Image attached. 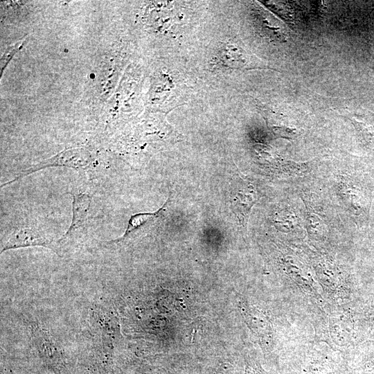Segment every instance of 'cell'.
Instances as JSON below:
<instances>
[{
  "mask_svg": "<svg viewBox=\"0 0 374 374\" xmlns=\"http://www.w3.org/2000/svg\"><path fill=\"white\" fill-rule=\"evenodd\" d=\"M92 159L91 153L84 148L67 149L48 159L20 171L16 175L15 177L1 184V187L6 186L25 176L49 167H66L76 170H84L91 165Z\"/></svg>",
  "mask_w": 374,
  "mask_h": 374,
  "instance_id": "cell-1",
  "label": "cell"
},
{
  "mask_svg": "<svg viewBox=\"0 0 374 374\" xmlns=\"http://www.w3.org/2000/svg\"><path fill=\"white\" fill-rule=\"evenodd\" d=\"M26 39L18 41L15 44L9 46L1 57V76L5 68L11 60L15 54L20 50L24 44Z\"/></svg>",
  "mask_w": 374,
  "mask_h": 374,
  "instance_id": "cell-8",
  "label": "cell"
},
{
  "mask_svg": "<svg viewBox=\"0 0 374 374\" xmlns=\"http://www.w3.org/2000/svg\"><path fill=\"white\" fill-rule=\"evenodd\" d=\"M72 220L68 230L59 240L68 237L84 222L91 206V197L82 193H72Z\"/></svg>",
  "mask_w": 374,
  "mask_h": 374,
  "instance_id": "cell-5",
  "label": "cell"
},
{
  "mask_svg": "<svg viewBox=\"0 0 374 374\" xmlns=\"http://www.w3.org/2000/svg\"><path fill=\"white\" fill-rule=\"evenodd\" d=\"M229 197L231 208L239 224L247 226L251 210L258 199L255 186L249 180L235 175L230 184Z\"/></svg>",
  "mask_w": 374,
  "mask_h": 374,
  "instance_id": "cell-2",
  "label": "cell"
},
{
  "mask_svg": "<svg viewBox=\"0 0 374 374\" xmlns=\"http://www.w3.org/2000/svg\"><path fill=\"white\" fill-rule=\"evenodd\" d=\"M158 213L159 212L154 213H139L132 216L125 233L120 238L112 240V242H116L123 240L133 231L140 228L148 222L152 220L155 217L158 216Z\"/></svg>",
  "mask_w": 374,
  "mask_h": 374,
  "instance_id": "cell-7",
  "label": "cell"
},
{
  "mask_svg": "<svg viewBox=\"0 0 374 374\" xmlns=\"http://www.w3.org/2000/svg\"><path fill=\"white\" fill-rule=\"evenodd\" d=\"M344 195L350 208L355 216L362 222H366L369 215L371 202L370 193L360 184L350 181L346 184Z\"/></svg>",
  "mask_w": 374,
  "mask_h": 374,
  "instance_id": "cell-4",
  "label": "cell"
},
{
  "mask_svg": "<svg viewBox=\"0 0 374 374\" xmlns=\"http://www.w3.org/2000/svg\"><path fill=\"white\" fill-rule=\"evenodd\" d=\"M217 61L223 67L237 69L244 66V60L242 53L231 44H222L217 50Z\"/></svg>",
  "mask_w": 374,
  "mask_h": 374,
  "instance_id": "cell-6",
  "label": "cell"
},
{
  "mask_svg": "<svg viewBox=\"0 0 374 374\" xmlns=\"http://www.w3.org/2000/svg\"><path fill=\"white\" fill-rule=\"evenodd\" d=\"M36 246L52 249L54 247L53 240L41 232L30 227H21L9 235L1 247V253L10 249Z\"/></svg>",
  "mask_w": 374,
  "mask_h": 374,
  "instance_id": "cell-3",
  "label": "cell"
}]
</instances>
